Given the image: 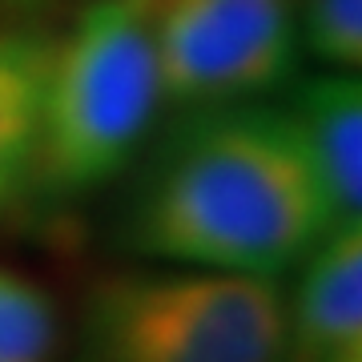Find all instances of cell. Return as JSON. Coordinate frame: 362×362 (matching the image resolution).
<instances>
[{
    "label": "cell",
    "mask_w": 362,
    "mask_h": 362,
    "mask_svg": "<svg viewBox=\"0 0 362 362\" xmlns=\"http://www.w3.org/2000/svg\"><path fill=\"white\" fill-rule=\"evenodd\" d=\"M334 230L290 113L254 101L185 109L133 181L121 238L189 270L278 278Z\"/></svg>",
    "instance_id": "obj_1"
},
{
    "label": "cell",
    "mask_w": 362,
    "mask_h": 362,
    "mask_svg": "<svg viewBox=\"0 0 362 362\" xmlns=\"http://www.w3.org/2000/svg\"><path fill=\"white\" fill-rule=\"evenodd\" d=\"M362 350V230H330L286 302L282 362H334Z\"/></svg>",
    "instance_id": "obj_5"
},
{
    "label": "cell",
    "mask_w": 362,
    "mask_h": 362,
    "mask_svg": "<svg viewBox=\"0 0 362 362\" xmlns=\"http://www.w3.org/2000/svg\"><path fill=\"white\" fill-rule=\"evenodd\" d=\"M52 0H0V25L8 21H37V16H49Z\"/></svg>",
    "instance_id": "obj_10"
},
{
    "label": "cell",
    "mask_w": 362,
    "mask_h": 362,
    "mask_svg": "<svg viewBox=\"0 0 362 362\" xmlns=\"http://www.w3.org/2000/svg\"><path fill=\"white\" fill-rule=\"evenodd\" d=\"M0 362H8V358H0Z\"/></svg>",
    "instance_id": "obj_12"
},
{
    "label": "cell",
    "mask_w": 362,
    "mask_h": 362,
    "mask_svg": "<svg viewBox=\"0 0 362 362\" xmlns=\"http://www.w3.org/2000/svg\"><path fill=\"white\" fill-rule=\"evenodd\" d=\"M298 40L334 73L362 65V0H298Z\"/></svg>",
    "instance_id": "obj_9"
},
{
    "label": "cell",
    "mask_w": 362,
    "mask_h": 362,
    "mask_svg": "<svg viewBox=\"0 0 362 362\" xmlns=\"http://www.w3.org/2000/svg\"><path fill=\"white\" fill-rule=\"evenodd\" d=\"M61 342V318L49 290L0 266V358L45 362Z\"/></svg>",
    "instance_id": "obj_8"
},
{
    "label": "cell",
    "mask_w": 362,
    "mask_h": 362,
    "mask_svg": "<svg viewBox=\"0 0 362 362\" xmlns=\"http://www.w3.org/2000/svg\"><path fill=\"white\" fill-rule=\"evenodd\" d=\"M52 49L57 25L49 16L0 25V214L28 197Z\"/></svg>",
    "instance_id": "obj_6"
},
{
    "label": "cell",
    "mask_w": 362,
    "mask_h": 362,
    "mask_svg": "<svg viewBox=\"0 0 362 362\" xmlns=\"http://www.w3.org/2000/svg\"><path fill=\"white\" fill-rule=\"evenodd\" d=\"M334 362H362V350H354V354H342V358H334Z\"/></svg>",
    "instance_id": "obj_11"
},
{
    "label": "cell",
    "mask_w": 362,
    "mask_h": 362,
    "mask_svg": "<svg viewBox=\"0 0 362 362\" xmlns=\"http://www.w3.org/2000/svg\"><path fill=\"white\" fill-rule=\"evenodd\" d=\"M161 105L149 0H89L57 33L25 202L61 209L117 181L145 153Z\"/></svg>",
    "instance_id": "obj_2"
},
{
    "label": "cell",
    "mask_w": 362,
    "mask_h": 362,
    "mask_svg": "<svg viewBox=\"0 0 362 362\" xmlns=\"http://www.w3.org/2000/svg\"><path fill=\"white\" fill-rule=\"evenodd\" d=\"M290 121L310 157L334 230L362 214V85L354 73H326L298 93Z\"/></svg>",
    "instance_id": "obj_7"
},
{
    "label": "cell",
    "mask_w": 362,
    "mask_h": 362,
    "mask_svg": "<svg viewBox=\"0 0 362 362\" xmlns=\"http://www.w3.org/2000/svg\"><path fill=\"white\" fill-rule=\"evenodd\" d=\"M77 346L81 362H282L286 298L254 274H109L85 290Z\"/></svg>",
    "instance_id": "obj_3"
},
{
    "label": "cell",
    "mask_w": 362,
    "mask_h": 362,
    "mask_svg": "<svg viewBox=\"0 0 362 362\" xmlns=\"http://www.w3.org/2000/svg\"><path fill=\"white\" fill-rule=\"evenodd\" d=\"M173 109L254 101L298 73V0H149Z\"/></svg>",
    "instance_id": "obj_4"
}]
</instances>
